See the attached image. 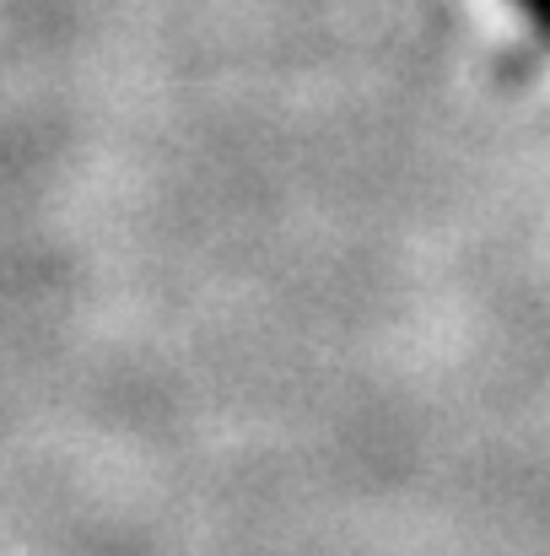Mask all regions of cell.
I'll return each instance as SVG.
<instances>
[{
  "label": "cell",
  "mask_w": 550,
  "mask_h": 556,
  "mask_svg": "<svg viewBox=\"0 0 550 556\" xmlns=\"http://www.w3.org/2000/svg\"><path fill=\"white\" fill-rule=\"evenodd\" d=\"M513 5H519V16L550 43V0H513Z\"/></svg>",
  "instance_id": "6da1fadb"
}]
</instances>
